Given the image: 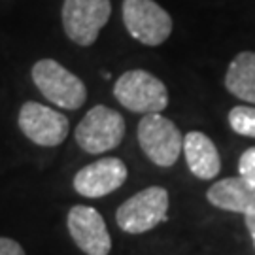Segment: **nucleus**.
Wrapping results in <instances>:
<instances>
[{"label": "nucleus", "instance_id": "nucleus-5", "mask_svg": "<svg viewBox=\"0 0 255 255\" xmlns=\"http://www.w3.org/2000/svg\"><path fill=\"white\" fill-rule=\"evenodd\" d=\"M136 134L142 151L157 166H172L183 151V136L180 128L161 114L144 116L138 123Z\"/></svg>", "mask_w": 255, "mask_h": 255}, {"label": "nucleus", "instance_id": "nucleus-2", "mask_svg": "<svg viewBox=\"0 0 255 255\" xmlns=\"http://www.w3.org/2000/svg\"><path fill=\"white\" fill-rule=\"evenodd\" d=\"M168 191L151 185L123 202L116 212V221L127 235H142L168 219Z\"/></svg>", "mask_w": 255, "mask_h": 255}, {"label": "nucleus", "instance_id": "nucleus-15", "mask_svg": "<svg viewBox=\"0 0 255 255\" xmlns=\"http://www.w3.org/2000/svg\"><path fill=\"white\" fill-rule=\"evenodd\" d=\"M238 174L242 180L255 187V146L248 147L238 159Z\"/></svg>", "mask_w": 255, "mask_h": 255}, {"label": "nucleus", "instance_id": "nucleus-6", "mask_svg": "<svg viewBox=\"0 0 255 255\" xmlns=\"http://www.w3.org/2000/svg\"><path fill=\"white\" fill-rule=\"evenodd\" d=\"M112 15L110 0H64L61 17L66 36L78 46H93Z\"/></svg>", "mask_w": 255, "mask_h": 255}, {"label": "nucleus", "instance_id": "nucleus-14", "mask_svg": "<svg viewBox=\"0 0 255 255\" xmlns=\"http://www.w3.org/2000/svg\"><path fill=\"white\" fill-rule=\"evenodd\" d=\"M227 119L237 134L255 138V106H235L229 112Z\"/></svg>", "mask_w": 255, "mask_h": 255}, {"label": "nucleus", "instance_id": "nucleus-3", "mask_svg": "<svg viewBox=\"0 0 255 255\" xmlns=\"http://www.w3.org/2000/svg\"><path fill=\"white\" fill-rule=\"evenodd\" d=\"M114 97L123 108L144 116L159 114L168 106V91L164 83L140 68L119 76L114 85Z\"/></svg>", "mask_w": 255, "mask_h": 255}, {"label": "nucleus", "instance_id": "nucleus-1", "mask_svg": "<svg viewBox=\"0 0 255 255\" xmlns=\"http://www.w3.org/2000/svg\"><path fill=\"white\" fill-rule=\"evenodd\" d=\"M32 82L49 102L64 110L82 108L87 101L85 83L53 59H42L32 66Z\"/></svg>", "mask_w": 255, "mask_h": 255}, {"label": "nucleus", "instance_id": "nucleus-8", "mask_svg": "<svg viewBox=\"0 0 255 255\" xmlns=\"http://www.w3.org/2000/svg\"><path fill=\"white\" fill-rule=\"evenodd\" d=\"M17 123L30 142L44 147L63 144L70 130V123L64 114L34 101H28L21 106Z\"/></svg>", "mask_w": 255, "mask_h": 255}, {"label": "nucleus", "instance_id": "nucleus-9", "mask_svg": "<svg viewBox=\"0 0 255 255\" xmlns=\"http://www.w3.org/2000/svg\"><path fill=\"white\" fill-rule=\"evenodd\" d=\"M68 233L74 244L87 255H108L112 252V237L106 221L99 210L91 206H72L68 212Z\"/></svg>", "mask_w": 255, "mask_h": 255}, {"label": "nucleus", "instance_id": "nucleus-11", "mask_svg": "<svg viewBox=\"0 0 255 255\" xmlns=\"http://www.w3.org/2000/svg\"><path fill=\"white\" fill-rule=\"evenodd\" d=\"M206 199L212 206L225 212H235L242 216L255 214V187L250 185L240 176L223 178L210 185Z\"/></svg>", "mask_w": 255, "mask_h": 255}, {"label": "nucleus", "instance_id": "nucleus-10", "mask_svg": "<svg viewBox=\"0 0 255 255\" xmlns=\"http://www.w3.org/2000/svg\"><path fill=\"white\" fill-rule=\"evenodd\" d=\"M127 164L119 157H106L83 166L74 176V189L87 199H101L127 182Z\"/></svg>", "mask_w": 255, "mask_h": 255}, {"label": "nucleus", "instance_id": "nucleus-7", "mask_svg": "<svg viewBox=\"0 0 255 255\" xmlns=\"http://www.w3.org/2000/svg\"><path fill=\"white\" fill-rule=\"evenodd\" d=\"M123 23L144 46H161L172 32V17L155 0H123Z\"/></svg>", "mask_w": 255, "mask_h": 255}, {"label": "nucleus", "instance_id": "nucleus-12", "mask_svg": "<svg viewBox=\"0 0 255 255\" xmlns=\"http://www.w3.org/2000/svg\"><path fill=\"white\" fill-rule=\"evenodd\" d=\"M183 153L195 178L212 180L221 170V157L216 144L201 130H191L183 138Z\"/></svg>", "mask_w": 255, "mask_h": 255}, {"label": "nucleus", "instance_id": "nucleus-13", "mask_svg": "<svg viewBox=\"0 0 255 255\" xmlns=\"http://www.w3.org/2000/svg\"><path fill=\"white\" fill-rule=\"evenodd\" d=\"M225 87L237 99L255 106V51H240L229 63Z\"/></svg>", "mask_w": 255, "mask_h": 255}, {"label": "nucleus", "instance_id": "nucleus-4", "mask_svg": "<svg viewBox=\"0 0 255 255\" xmlns=\"http://www.w3.org/2000/svg\"><path fill=\"white\" fill-rule=\"evenodd\" d=\"M125 136V119L108 106H95L74 130V138L83 151L91 155L116 149Z\"/></svg>", "mask_w": 255, "mask_h": 255}, {"label": "nucleus", "instance_id": "nucleus-17", "mask_svg": "<svg viewBox=\"0 0 255 255\" xmlns=\"http://www.w3.org/2000/svg\"><path fill=\"white\" fill-rule=\"evenodd\" d=\"M244 223H246V229L252 237V242H254L255 248V214H250V216H244Z\"/></svg>", "mask_w": 255, "mask_h": 255}, {"label": "nucleus", "instance_id": "nucleus-16", "mask_svg": "<svg viewBox=\"0 0 255 255\" xmlns=\"http://www.w3.org/2000/svg\"><path fill=\"white\" fill-rule=\"evenodd\" d=\"M0 255H25V250L15 240L0 237Z\"/></svg>", "mask_w": 255, "mask_h": 255}]
</instances>
